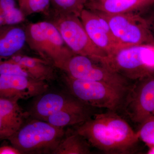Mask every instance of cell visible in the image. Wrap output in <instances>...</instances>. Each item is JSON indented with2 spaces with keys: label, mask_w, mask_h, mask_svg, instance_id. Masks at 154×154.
I'll return each mask as SVG.
<instances>
[{
  "label": "cell",
  "mask_w": 154,
  "mask_h": 154,
  "mask_svg": "<svg viewBox=\"0 0 154 154\" xmlns=\"http://www.w3.org/2000/svg\"><path fill=\"white\" fill-rule=\"evenodd\" d=\"M140 124L137 131L139 138L150 148H154V114L146 119Z\"/></svg>",
  "instance_id": "cell-22"
},
{
  "label": "cell",
  "mask_w": 154,
  "mask_h": 154,
  "mask_svg": "<svg viewBox=\"0 0 154 154\" xmlns=\"http://www.w3.org/2000/svg\"><path fill=\"white\" fill-rule=\"evenodd\" d=\"M88 115L87 108L64 109L50 116L44 121L56 127L63 128L83 123L89 118Z\"/></svg>",
  "instance_id": "cell-16"
},
{
  "label": "cell",
  "mask_w": 154,
  "mask_h": 154,
  "mask_svg": "<svg viewBox=\"0 0 154 154\" xmlns=\"http://www.w3.org/2000/svg\"><path fill=\"white\" fill-rule=\"evenodd\" d=\"M6 59L19 65L34 79L45 82L53 80L55 77L52 67L43 59L23 55L20 53Z\"/></svg>",
  "instance_id": "cell-15"
},
{
  "label": "cell",
  "mask_w": 154,
  "mask_h": 154,
  "mask_svg": "<svg viewBox=\"0 0 154 154\" xmlns=\"http://www.w3.org/2000/svg\"><path fill=\"white\" fill-rule=\"evenodd\" d=\"M55 14V19L51 22L75 54L85 56L98 61L107 56L91 41L79 17L70 14Z\"/></svg>",
  "instance_id": "cell-7"
},
{
  "label": "cell",
  "mask_w": 154,
  "mask_h": 154,
  "mask_svg": "<svg viewBox=\"0 0 154 154\" xmlns=\"http://www.w3.org/2000/svg\"><path fill=\"white\" fill-rule=\"evenodd\" d=\"M26 43L25 28L20 24L0 26V59L19 53Z\"/></svg>",
  "instance_id": "cell-13"
},
{
  "label": "cell",
  "mask_w": 154,
  "mask_h": 154,
  "mask_svg": "<svg viewBox=\"0 0 154 154\" xmlns=\"http://www.w3.org/2000/svg\"><path fill=\"white\" fill-rule=\"evenodd\" d=\"M18 6L25 17L47 11L51 0H18Z\"/></svg>",
  "instance_id": "cell-21"
},
{
  "label": "cell",
  "mask_w": 154,
  "mask_h": 154,
  "mask_svg": "<svg viewBox=\"0 0 154 154\" xmlns=\"http://www.w3.org/2000/svg\"><path fill=\"white\" fill-rule=\"evenodd\" d=\"M18 102L16 99L0 98V114L14 134L23 125L25 116Z\"/></svg>",
  "instance_id": "cell-17"
},
{
  "label": "cell",
  "mask_w": 154,
  "mask_h": 154,
  "mask_svg": "<svg viewBox=\"0 0 154 154\" xmlns=\"http://www.w3.org/2000/svg\"><path fill=\"white\" fill-rule=\"evenodd\" d=\"M99 62L127 79L136 81L154 72V45L120 48Z\"/></svg>",
  "instance_id": "cell-3"
},
{
  "label": "cell",
  "mask_w": 154,
  "mask_h": 154,
  "mask_svg": "<svg viewBox=\"0 0 154 154\" xmlns=\"http://www.w3.org/2000/svg\"><path fill=\"white\" fill-rule=\"evenodd\" d=\"M65 134L63 128L38 119L22 125L8 140L22 154H52Z\"/></svg>",
  "instance_id": "cell-5"
},
{
  "label": "cell",
  "mask_w": 154,
  "mask_h": 154,
  "mask_svg": "<svg viewBox=\"0 0 154 154\" xmlns=\"http://www.w3.org/2000/svg\"><path fill=\"white\" fill-rule=\"evenodd\" d=\"M14 134L0 114V140L8 139Z\"/></svg>",
  "instance_id": "cell-23"
},
{
  "label": "cell",
  "mask_w": 154,
  "mask_h": 154,
  "mask_svg": "<svg viewBox=\"0 0 154 154\" xmlns=\"http://www.w3.org/2000/svg\"><path fill=\"white\" fill-rule=\"evenodd\" d=\"M88 0H51L55 14H70L79 17Z\"/></svg>",
  "instance_id": "cell-20"
},
{
  "label": "cell",
  "mask_w": 154,
  "mask_h": 154,
  "mask_svg": "<svg viewBox=\"0 0 154 154\" xmlns=\"http://www.w3.org/2000/svg\"><path fill=\"white\" fill-rule=\"evenodd\" d=\"M64 71L77 79L103 82L129 88L127 79L101 63L85 56L75 54L69 60Z\"/></svg>",
  "instance_id": "cell-9"
},
{
  "label": "cell",
  "mask_w": 154,
  "mask_h": 154,
  "mask_svg": "<svg viewBox=\"0 0 154 154\" xmlns=\"http://www.w3.org/2000/svg\"><path fill=\"white\" fill-rule=\"evenodd\" d=\"M25 28L26 43L42 58L65 71L74 53L66 44L60 33L51 22L30 23Z\"/></svg>",
  "instance_id": "cell-2"
},
{
  "label": "cell",
  "mask_w": 154,
  "mask_h": 154,
  "mask_svg": "<svg viewBox=\"0 0 154 154\" xmlns=\"http://www.w3.org/2000/svg\"><path fill=\"white\" fill-rule=\"evenodd\" d=\"M21 154L19 150L13 146H4L0 147V154Z\"/></svg>",
  "instance_id": "cell-24"
},
{
  "label": "cell",
  "mask_w": 154,
  "mask_h": 154,
  "mask_svg": "<svg viewBox=\"0 0 154 154\" xmlns=\"http://www.w3.org/2000/svg\"><path fill=\"white\" fill-rule=\"evenodd\" d=\"M153 28H154V26H153Z\"/></svg>",
  "instance_id": "cell-25"
},
{
  "label": "cell",
  "mask_w": 154,
  "mask_h": 154,
  "mask_svg": "<svg viewBox=\"0 0 154 154\" xmlns=\"http://www.w3.org/2000/svg\"><path fill=\"white\" fill-rule=\"evenodd\" d=\"M122 107L135 123L140 124L154 114V72L136 80L130 87Z\"/></svg>",
  "instance_id": "cell-8"
},
{
  "label": "cell",
  "mask_w": 154,
  "mask_h": 154,
  "mask_svg": "<svg viewBox=\"0 0 154 154\" xmlns=\"http://www.w3.org/2000/svg\"><path fill=\"white\" fill-rule=\"evenodd\" d=\"M48 89L45 82L22 76L0 74V98L27 99L44 94Z\"/></svg>",
  "instance_id": "cell-10"
},
{
  "label": "cell",
  "mask_w": 154,
  "mask_h": 154,
  "mask_svg": "<svg viewBox=\"0 0 154 154\" xmlns=\"http://www.w3.org/2000/svg\"><path fill=\"white\" fill-rule=\"evenodd\" d=\"M154 4V0H103L88 1L89 10L109 14L131 13Z\"/></svg>",
  "instance_id": "cell-14"
},
{
  "label": "cell",
  "mask_w": 154,
  "mask_h": 154,
  "mask_svg": "<svg viewBox=\"0 0 154 154\" xmlns=\"http://www.w3.org/2000/svg\"><path fill=\"white\" fill-rule=\"evenodd\" d=\"M76 128L91 146L108 154L130 153L139 138L128 123L110 111L98 113Z\"/></svg>",
  "instance_id": "cell-1"
},
{
  "label": "cell",
  "mask_w": 154,
  "mask_h": 154,
  "mask_svg": "<svg viewBox=\"0 0 154 154\" xmlns=\"http://www.w3.org/2000/svg\"><path fill=\"white\" fill-rule=\"evenodd\" d=\"M66 81L72 95L85 105L113 111L122 107L130 88L77 79L68 75Z\"/></svg>",
  "instance_id": "cell-4"
},
{
  "label": "cell",
  "mask_w": 154,
  "mask_h": 154,
  "mask_svg": "<svg viewBox=\"0 0 154 154\" xmlns=\"http://www.w3.org/2000/svg\"><path fill=\"white\" fill-rule=\"evenodd\" d=\"M42 95L36 101L31 110L32 115L44 121L50 116L67 109L87 108V105L72 95L51 93Z\"/></svg>",
  "instance_id": "cell-11"
},
{
  "label": "cell",
  "mask_w": 154,
  "mask_h": 154,
  "mask_svg": "<svg viewBox=\"0 0 154 154\" xmlns=\"http://www.w3.org/2000/svg\"><path fill=\"white\" fill-rule=\"evenodd\" d=\"M99 12L107 20L119 44L123 46L143 44L154 45V37L148 24L140 16L132 12L114 14Z\"/></svg>",
  "instance_id": "cell-6"
},
{
  "label": "cell",
  "mask_w": 154,
  "mask_h": 154,
  "mask_svg": "<svg viewBox=\"0 0 154 154\" xmlns=\"http://www.w3.org/2000/svg\"><path fill=\"white\" fill-rule=\"evenodd\" d=\"M84 28L92 42L109 55L122 46L108 34L96 12L85 8L79 16Z\"/></svg>",
  "instance_id": "cell-12"
},
{
  "label": "cell",
  "mask_w": 154,
  "mask_h": 154,
  "mask_svg": "<svg viewBox=\"0 0 154 154\" xmlns=\"http://www.w3.org/2000/svg\"><path fill=\"white\" fill-rule=\"evenodd\" d=\"M25 17L16 0H0V26L21 24Z\"/></svg>",
  "instance_id": "cell-19"
},
{
  "label": "cell",
  "mask_w": 154,
  "mask_h": 154,
  "mask_svg": "<svg viewBox=\"0 0 154 154\" xmlns=\"http://www.w3.org/2000/svg\"><path fill=\"white\" fill-rule=\"evenodd\" d=\"M91 147L85 139L75 131L74 132L64 135L52 154H91Z\"/></svg>",
  "instance_id": "cell-18"
}]
</instances>
